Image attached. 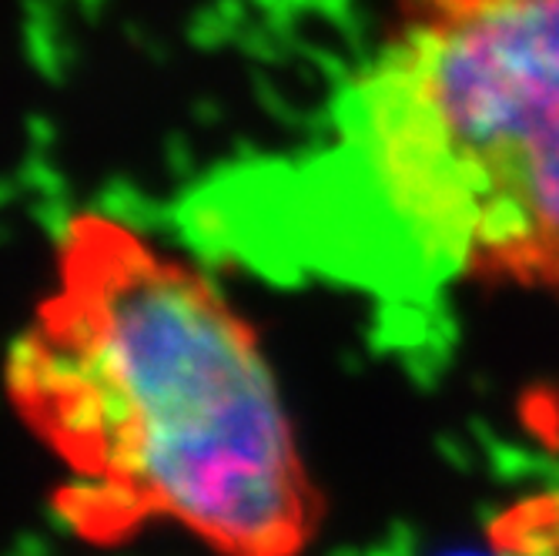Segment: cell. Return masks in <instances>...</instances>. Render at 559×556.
<instances>
[{
  "label": "cell",
  "instance_id": "obj_3",
  "mask_svg": "<svg viewBox=\"0 0 559 556\" xmlns=\"http://www.w3.org/2000/svg\"><path fill=\"white\" fill-rule=\"evenodd\" d=\"M499 556H559V486L520 499L492 523Z\"/></svg>",
  "mask_w": 559,
  "mask_h": 556
},
{
  "label": "cell",
  "instance_id": "obj_2",
  "mask_svg": "<svg viewBox=\"0 0 559 556\" xmlns=\"http://www.w3.org/2000/svg\"><path fill=\"white\" fill-rule=\"evenodd\" d=\"M4 389L58 463V520L94 546L175 527L218 556H305L322 496L262 339L191 259L74 212Z\"/></svg>",
  "mask_w": 559,
  "mask_h": 556
},
{
  "label": "cell",
  "instance_id": "obj_1",
  "mask_svg": "<svg viewBox=\"0 0 559 556\" xmlns=\"http://www.w3.org/2000/svg\"><path fill=\"white\" fill-rule=\"evenodd\" d=\"M185 225L212 259L376 298L559 288V0H399L319 144L218 171Z\"/></svg>",
  "mask_w": 559,
  "mask_h": 556
},
{
  "label": "cell",
  "instance_id": "obj_4",
  "mask_svg": "<svg viewBox=\"0 0 559 556\" xmlns=\"http://www.w3.org/2000/svg\"><path fill=\"white\" fill-rule=\"evenodd\" d=\"M496 556H499V553H496Z\"/></svg>",
  "mask_w": 559,
  "mask_h": 556
}]
</instances>
